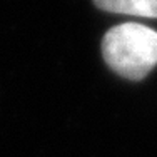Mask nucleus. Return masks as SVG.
Wrapping results in <instances>:
<instances>
[{
	"label": "nucleus",
	"instance_id": "1",
	"mask_svg": "<svg viewBox=\"0 0 157 157\" xmlns=\"http://www.w3.org/2000/svg\"><path fill=\"white\" fill-rule=\"evenodd\" d=\"M102 55L114 72L140 80L157 65V32L142 24H121L104 35Z\"/></svg>",
	"mask_w": 157,
	"mask_h": 157
},
{
	"label": "nucleus",
	"instance_id": "2",
	"mask_svg": "<svg viewBox=\"0 0 157 157\" xmlns=\"http://www.w3.org/2000/svg\"><path fill=\"white\" fill-rule=\"evenodd\" d=\"M94 3L112 13L157 18V0H94Z\"/></svg>",
	"mask_w": 157,
	"mask_h": 157
}]
</instances>
